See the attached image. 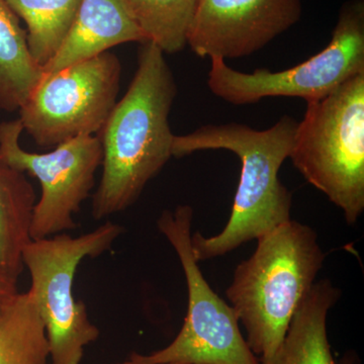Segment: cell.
Returning a JSON list of instances; mask_svg holds the SVG:
<instances>
[{"label":"cell","mask_w":364,"mask_h":364,"mask_svg":"<svg viewBox=\"0 0 364 364\" xmlns=\"http://www.w3.org/2000/svg\"><path fill=\"white\" fill-rule=\"evenodd\" d=\"M164 55L154 43L141 44L133 80L97 135L102 147L91 207L97 221L134 205L172 157L169 114L177 87Z\"/></svg>","instance_id":"obj_1"},{"label":"cell","mask_w":364,"mask_h":364,"mask_svg":"<svg viewBox=\"0 0 364 364\" xmlns=\"http://www.w3.org/2000/svg\"><path fill=\"white\" fill-rule=\"evenodd\" d=\"M299 122L284 116L267 130L245 124H208L184 136H174L172 156L196 151L228 150L241 161L240 181L229 221L221 233L191 236L196 259L219 257L257 240L291 220L293 195L282 183L279 170L293 150Z\"/></svg>","instance_id":"obj_2"},{"label":"cell","mask_w":364,"mask_h":364,"mask_svg":"<svg viewBox=\"0 0 364 364\" xmlns=\"http://www.w3.org/2000/svg\"><path fill=\"white\" fill-rule=\"evenodd\" d=\"M325 256L315 230L291 219L258 238L235 270L226 296L261 364L272 363Z\"/></svg>","instance_id":"obj_3"},{"label":"cell","mask_w":364,"mask_h":364,"mask_svg":"<svg viewBox=\"0 0 364 364\" xmlns=\"http://www.w3.org/2000/svg\"><path fill=\"white\" fill-rule=\"evenodd\" d=\"M289 158L348 224L358 221L364 210V73L309 102Z\"/></svg>","instance_id":"obj_4"},{"label":"cell","mask_w":364,"mask_h":364,"mask_svg":"<svg viewBox=\"0 0 364 364\" xmlns=\"http://www.w3.org/2000/svg\"><path fill=\"white\" fill-rule=\"evenodd\" d=\"M124 228L105 222L93 231L32 240L23 250V267L31 275L32 293L49 344L50 364H80L100 329L88 317L85 304L76 301L74 279L80 263L112 248Z\"/></svg>","instance_id":"obj_5"},{"label":"cell","mask_w":364,"mask_h":364,"mask_svg":"<svg viewBox=\"0 0 364 364\" xmlns=\"http://www.w3.org/2000/svg\"><path fill=\"white\" fill-rule=\"evenodd\" d=\"M191 205L165 210L157 220L181 261L188 286V314L181 331L165 348L151 354L133 352L119 364H261L249 348L231 306L208 284L193 255Z\"/></svg>","instance_id":"obj_6"},{"label":"cell","mask_w":364,"mask_h":364,"mask_svg":"<svg viewBox=\"0 0 364 364\" xmlns=\"http://www.w3.org/2000/svg\"><path fill=\"white\" fill-rule=\"evenodd\" d=\"M208 85L215 97L235 105L265 97H299L316 102L364 73V0H348L340 9L331 41L315 56L287 70L258 69L244 73L222 58H210Z\"/></svg>","instance_id":"obj_7"},{"label":"cell","mask_w":364,"mask_h":364,"mask_svg":"<svg viewBox=\"0 0 364 364\" xmlns=\"http://www.w3.org/2000/svg\"><path fill=\"white\" fill-rule=\"evenodd\" d=\"M121 74L109 52L44 73L18 111L23 132L44 149L97 136L117 102Z\"/></svg>","instance_id":"obj_8"},{"label":"cell","mask_w":364,"mask_h":364,"mask_svg":"<svg viewBox=\"0 0 364 364\" xmlns=\"http://www.w3.org/2000/svg\"><path fill=\"white\" fill-rule=\"evenodd\" d=\"M20 119L0 123V161L40 182L41 196L33 215V240L72 231L74 215L90 196L102 147L97 136H81L48 153L28 152L21 146Z\"/></svg>","instance_id":"obj_9"},{"label":"cell","mask_w":364,"mask_h":364,"mask_svg":"<svg viewBox=\"0 0 364 364\" xmlns=\"http://www.w3.org/2000/svg\"><path fill=\"white\" fill-rule=\"evenodd\" d=\"M301 11V0H200L188 46L200 58L248 57L296 25Z\"/></svg>","instance_id":"obj_10"},{"label":"cell","mask_w":364,"mask_h":364,"mask_svg":"<svg viewBox=\"0 0 364 364\" xmlns=\"http://www.w3.org/2000/svg\"><path fill=\"white\" fill-rule=\"evenodd\" d=\"M131 42L148 40L122 0H82L63 44L43 72L61 70Z\"/></svg>","instance_id":"obj_11"},{"label":"cell","mask_w":364,"mask_h":364,"mask_svg":"<svg viewBox=\"0 0 364 364\" xmlns=\"http://www.w3.org/2000/svg\"><path fill=\"white\" fill-rule=\"evenodd\" d=\"M340 296L341 291L329 279L315 282L294 314L284 342L270 364H359L353 352L347 353L339 363L332 355L327 318Z\"/></svg>","instance_id":"obj_12"},{"label":"cell","mask_w":364,"mask_h":364,"mask_svg":"<svg viewBox=\"0 0 364 364\" xmlns=\"http://www.w3.org/2000/svg\"><path fill=\"white\" fill-rule=\"evenodd\" d=\"M26 173L0 161V274L18 284L23 272V250L33 240L37 203Z\"/></svg>","instance_id":"obj_13"},{"label":"cell","mask_w":364,"mask_h":364,"mask_svg":"<svg viewBox=\"0 0 364 364\" xmlns=\"http://www.w3.org/2000/svg\"><path fill=\"white\" fill-rule=\"evenodd\" d=\"M44 75L28 49L26 31L0 0V109L18 112Z\"/></svg>","instance_id":"obj_14"},{"label":"cell","mask_w":364,"mask_h":364,"mask_svg":"<svg viewBox=\"0 0 364 364\" xmlns=\"http://www.w3.org/2000/svg\"><path fill=\"white\" fill-rule=\"evenodd\" d=\"M0 364H50L45 326L30 291L0 308Z\"/></svg>","instance_id":"obj_15"},{"label":"cell","mask_w":364,"mask_h":364,"mask_svg":"<svg viewBox=\"0 0 364 364\" xmlns=\"http://www.w3.org/2000/svg\"><path fill=\"white\" fill-rule=\"evenodd\" d=\"M25 21L28 49L36 63L47 65L68 35L82 0H6Z\"/></svg>","instance_id":"obj_16"},{"label":"cell","mask_w":364,"mask_h":364,"mask_svg":"<svg viewBox=\"0 0 364 364\" xmlns=\"http://www.w3.org/2000/svg\"><path fill=\"white\" fill-rule=\"evenodd\" d=\"M200 0H122L146 39L165 54L188 46L189 26Z\"/></svg>","instance_id":"obj_17"},{"label":"cell","mask_w":364,"mask_h":364,"mask_svg":"<svg viewBox=\"0 0 364 364\" xmlns=\"http://www.w3.org/2000/svg\"><path fill=\"white\" fill-rule=\"evenodd\" d=\"M18 284L7 279L4 275L0 274V308L6 305L14 294H18Z\"/></svg>","instance_id":"obj_18"},{"label":"cell","mask_w":364,"mask_h":364,"mask_svg":"<svg viewBox=\"0 0 364 364\" xmlns=\"http://www.w3.org/2000/svg\"><path fill=\"white\" fill-rule=\"evenodd\" d=\"M166 364H181V363H166Z\"/></svg>","instance_id":"obj_19"}]
</instances>
